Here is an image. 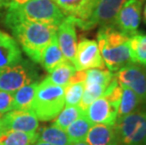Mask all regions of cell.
Segmentation results:
<instances>
[{"label":"cell","mask_w":146,"mask_h":145,"mask_svg":"<svg viewBox=\"0 0 146 145\" xmlns=\"http://www.w3.org/2000/svg\"><path fill=\"white\" fill-rule=\"evenodd\" d=\"M84 115V111L78 106H64L62 110L55 118L53 124L66 130L71 123Z\"/></svg>","instance_id":"obj_25"},{"label":"cell","mask_w":146,"mask_h":145,"mask_svg":"<svg viewBox=\"0 0 146 145\" xmlns=\"http://www.w3.org/2000/svg\"><path fill=\"white\" fill-rule=\"evenodd\" d=\"M58 26L48 24L23 22L15 24L11 29L27 56L34 62L40 63L43 50L57 34Z\"/></svg>","instance_id":"obj_3"},{"label":"cell","mask_w":146,"mask_h":145,"mask_svg":"<svg viewBox=\"0 0 146 145\" xmlns=\"http://www.w3.org/2000/svg\"><path fill=\"white\" fill-rule=\"evenodd\" d=\"M38 84V81L33 82L31 84L24 86L14 92L12 110H31Z\"/></svg>","instance_id":"obj_19"},{"label":"cell","mask_w":146,"mask_h":145,"mask_svg":"<svg viewBox=\"0 0 146 145\" xmlns=\"http://www.w3.org/2000/svg\"><path fill=\"white\" fill-rule=\"evenodd\" d=\"M144 0H127L118 12L113 26L128 37L138 32Z\"/></svg>","instance_id":"obj_9"},{"label":"cell","mask_w":146,"mask_h":145,"mask_svg":"<svg viewBox=\"0 0 146 145\" xmlns=\"http://www.w3.org/2000/svg\"><path fill=\"white\" fill-rule=\"evenodd\" d=\"M37 141H42V142H46L52 145L72 144L66 131L54 124L42 128L41 131H39Z\"/></svg>","instance_id":"obj_21"},{"label":"cell","mask_w":146,"mask_h":145,"mask_svg":"<svg viewBox=\"0 0 146 145\" xmlns=\"http://www.w3.org/2000/svg\"><path fill=\"white\" fill-rule=\"evenodd\" d=\"M71 145H89V144L87 143L86 141H80V142H74V143H72Z\"/></svg>","instance_id":"obj_30"},{"label":"cell","mask_w":146,"mask_h":145,"mask_svg":"<svg viewBox=\"0 0 146 145\" xmlns=\"http://www.w3.org/2000/svg\"><path fill=\"white\" fill-rule=\"evenodd\" d=\"M92 125L94 124L89 121V119L84 114L73 123H71L65 131H66L71 142H80V141H85L87 135Z\"/></svg>","instance_id":"obj_24"},{"label":"cell","mask_w":146,"mask_h":145,"mask_svg":"<svg viewBox=\"0 0 146 145\" xmlns=\"http://www.w3.org/2000/svg\"><path fill=\"white\" fill-rule=\"evenodd\" d=\"M129 47L134 63L146 68V34L137 32L130 36Z\"/></svg>","instance_id":"obj_23"},{"label":"cell","mask_w":146,"mask_h":145,"mask_svg":"<svg viewBox=\"0 0 146 145\" xmlns=\"http://www.w3.org/2000/svg\"><path fill=\"white\" fill-rule=\"evenodd\" d=\"M27 1H29V0H0V9L6 8L8 10V9L23 5Z\"/></svg>","instance_id":"obj_29"},{"label":"cell","mask_w":146,"mask_h":145,"mask_svg":"<svg viewBox=\"0 0 146 145\" xmlns=\"http://www.w3.org/2000/svg\"><path fill=\"white\" fill-rule=\"evenodd\" d=\"M64 60L65 58L60 46H58L57 34H56V36L52 39V41L49 42V44L43 50L40 63L48 73H50L56 66H58V64Z\"/></svg>","instance_id":"obj_18"},{"label":"cell","mask_w":146,"mask_h":145,"mask_svg":"<svg viewBox=\"0 0 146 145\" xmlns=\"http://www.w3.org/2000/svg\"><path fill=\"white\" fill-rule=\"evenodd\" d=\"M116 78L120 85L134 91L141 99L146 103V68L137 63H131L116 72Z\"/></svg>","instance_id":"obj_10"},{"label":"cell","mask_w":146,"mask_h":145,"mask_svg":"<svg viewBox=\"0 0 146 145\" xmlns=\"http://www.w3.org/2000/svg\"><path fill=\"white\" fill-rule=\"evenodd\" d=\"M143 21L146 24V3H145V6H144V9H143Z\"/></svg>","instance_id":"obj_32"},{"label":"cell","mask_w":146,"mask_h":145,"mask_svg":"<svg viewBox=\"0 0 146 145\" xmlns=\"http://www.w3.org/2000/svg\"><path fill=\"white\" fill-rule=\"evenodd\" d=\"M57 40L64 58L74 63L77 46L76 24L74 18L69 16L63 18L58 26Z\"/></svg>","instance_id":"obj_12"},{"label":"cell","mask_w":146,"mask_h":145,"mask_svg":"<svg viewBox=\"0 0 146 145\" xmlns=\"http://www.w3.org/2000/svg\"><path fill=\"white\" fill-rule=\"evenodd\" d=\"M76 70L74 64L65 60L58 64V66H56L49 73V75L46 78L49 81H51L53 84L66 88L70 84V81L74 75V73H76Z\"/></svg>","instance_id":"obj_20"},{"label":"cell","mask_w":146,"mask_h":145,"mask_svg":"<svg viewBox=\"0 0 146 145\" xmlns=\"http://www.w3.org/2000/svg\"><path fill=\"white\" fill-rule=\"evenodd\" d=\"M114 128L119 145H146V109L117 119Z\"/></svg>","instance_id":"obj_5"},{"label":"cell","mask_w":146,"mask_h":145,"mask_svg":"<svg viewBox=\"0 0 146 145\" xmlns=\"http://www.w3.org/2000/svg\"><path fill=\"white\" fill-rule=\"evenodd\" d=\"M13 105V93L0 91V117L3 114L12 110Z\"/></svg>","instance_id":"obj_28"},{"label":"cell","mask_w":146,"mask_h":145,"mask_svg":"<svg viewBox=\"0 0 146 145\" xmlns=\"http://www.w3.org/2000/svg\"><path fill=\"white\" fill-rule=\"evenodd\" d=\"M22 53L14 38L0 30V71L19 63Z\"/></svg>","instance_id":"obj_15"},{"label":"cell","mask_w":146,"mask_h":145,"mask_svg":"<svg viewBox=\"0 0 146 145\" xmlns=\"http://www.w3.org/2000/svg\"><path fill=\"white\" fill-rule=\"evenodd\" d=\"M64 15L74 18V23L87 20L97 0H53Z\"/></svg>","instance_id":"obj_14"},{"label":"cell","mask_w":146,"mask_h":145,"mask_svg":"<svg viewBox=\"0 0 146 145\" xmlns=\"http://www.w3.org/2000/svg\"><path fill=\"white\" fill-rule=\"evenodd\" d=\"M39 127V120L32 110H11L0 117V131L35 132Z\"/></svg>","instance_id":"obj_11"},{"label":"cell","mask_w":146,"mask_h":145,"mask_svg":"<svg viewBox=\"0 0 146 145\" xmlns=\"http://www.w3.org/2000/svg\"><path fill=\"white\" fill-rule=\"evenodd\" d=\"M73 64L76 71L105 69L106 65L99 50L97 42L94 40L82 39L76 46Z\"/></svg>","instance_id":"obj_8"},{"label":"cell","mask_w":146,"mask_h":145,"mask_svg":"<svg viewBox=\"0 0 146 145\" xmlns=\"http://www.w3.org/2000/svg\"><path fill=\"white\" fill-rule=\"evenodd\" d=\"M114 78V75L110 70L90 69L86 71V84H98L107 88Z\"/></svg>","instance_id":"obj_26"},{"label":"cell","mask_w":146,"mask_h":145,"mask_svg":"<svg viewBox=\"0 0 146 145\" xmlns=\"http://www.w3.org/2000/svg\"><path fill=\"white\" fill-rule=\"evenodd\" d=\"M127 0H97L90 17L82 22L74 23L84 30L95 26L113 24L118 12Z\"/></svg>","instance_id":"obj_7"},{"label":"cell","mask_w":146,"mask_h":145,"mask_svg":"<svg viewBox=\"0 0 146 145\" xmlns=\"http://www.w3.org/2000/svg\"><path fill=\"white\" fill-rule=\"evenodd\" d=\"M85 82H77L69 84L65 88L64 100L66 106H78L81 101Z\"/></svg>","instance_id":"obj_27"},{"label":"cell","mask_w":146,"mask_h":145,"mask_svg":"<svg viewBox=\"0 0 146 145\" xmlns=\"http://www.w3.org/2000/svg\"><path fill=\"white\" fill-rule=\"evenodd\" d=\"M33 145H52V144H49V143H46V142H42V141H37Z\"/></svg>","instance_id":"obj_31"},{"label":"cell","mask_w":146,"mask_h":145,"mask_svg":"<svg viewBox=\"0 0 146 145\" xmlns=\"http://www.w3.org/2000/svg\"><path fill=\"white\" fill-rule=\"evenodd\" d=\"M122 95H121L120 103L118 106L117 119H120L138 110L139 106L142 104L141 99L134 91L123 86H122Z\"/></svg>","instance_id":"obj_22"},{"label":"cell","mask_w":146,"mask_h":145,"mask_svg":"<svg viewBox=\"0 0 146 145\" xmlns=\"http://www.w3.org/2000/svg\"><path fill=\"white\" fill-rule=\"evenodd\" d=\"M117 107L103 95L92 102L84 114L92 124L114 126L117 121Z\"/></svg>","instance_id":"obj_13"},{"label":"cell","mask_w":146,"mask_h":145,"mask_svg":"<svg viewBox=\"0 0 146 145\" xmlns=\"http://www.w3.org/2000/svg\"><path fill=\"white\" fill-rule=\"evenodd\" d=\"M97 44L108 70L118 72L134 63L129 47V37L113 24L101 26L97 33Z\"/></svg>","instance_id":"obj_1"},{"label":"cell","mask_w":146,"mask_h":145,"mask_svg":"<svg viewBox=\"0 0 146 145\" xmlns=\"http://www.w3.org/2000/svg\"><path fill=\"white\" fill-rule=\"evenodd\" d=\"M38 140V132L0 131V145H33Z\"/></svg>","instance_id":"obj_17"},{"label":"cell","mask_w":146,"mask_h":145,"mask_svg":"<svg viewBox=\"0 0 146 145\" xmlns=\"http://www.w3.org/2000/svg\"><path fill=\"white\" fill-rule=\"evenodd\" d=\"M85 141L89 145H119L114 126L107 124L92 125Z\"/></svg>","instance_id":"obj_16"},{"label":"cell","mask_w":146,"mask_h":145,"mask_svg":"<svg viewBox=\"0 0 146 145\" xmlns=\"http://www.w3.org/2000/svg\"><path fill=\"white\" fill-rule=\"evenodd\" d=\"M38 77L32 64L22 60L19 63L0 71V91L14 93L24 86L38 81Z\"/></svg>","instance_id":"obj_6"},{"label":"cell","mask_w":146,"mask_h":145,"mask_svg":"<svg viewBox=\"0 0 146 145\" xmlns=\"http://www.w3.org/2000/svg\"><path fill=\"white\" fill-rule=\"evenodd\" d=\"M65 88L44 78L38 84L31 110L39 121H52L65 106Z\"/></svg>","instance_id":"obj_4"},{"label":"cell","mask_w":146,"mask_h":145,"mask_svg":"<svg viewBox=\"0 0 146 145\" xmlns=\"http://www.w3.org/2000/svg\"><path fill=\"white\" fill-rule=\"evenodd\" d=\"M64 17L63 12L53 0H29L23 5L8 9L5 24L10 28L23 22L58 26Z\"/></svg>","instance_id":"obj_2"}]
</instances>
